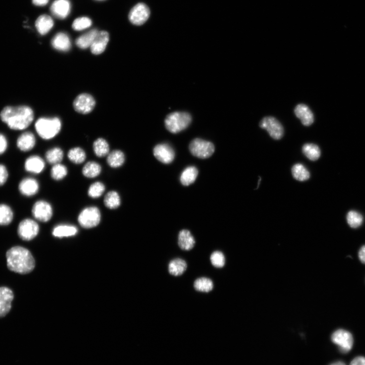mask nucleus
<instances>
[{
  "mask_svg": "<svg viewBox=\"0 0 365 365\" xmlns=\"http://www.w3.org/2000/svg\"><path fill=\"white\" fill-rule=\"evenodd\" d=\"M292 174L294 179L300 182L308 180L311 176L309 171L301 163L295 164L293 166Z\"/></svg>",
  "mask_w": 365,
  "mask_h": 365,
  "instance_id": "bb28decb",
  "label": "nucleus"
},
{
  "mask_svg": "<svg viewBox=\"0 0 365 365\" xmlns=\"http://www.w3.org/2000/svg\"><path fill=\"white\" fill-rule=\"evenodd\" d=\"M150 15L149 7L144 3H138L129 12L128 19L133 25H142L148 19Z\"/></svg>",
  "mask_w": 365,
  "mask_h": 365,
  "instance_id": "9d476101",
  "label": "nucleus"
},
{
  "mask_svg": "<svg viewBox=\"0 0 365 365\" xmlns=\"http://www.w3.org/2000/svg\"><path fill=\"white\" fill-rule=\"evenodd\" d=\"M198 172L194 167L187 168L182 173L180 181L184 186H189L193 183L197 178Z\"/></svg>",
  "mask_w": 365,
  "mask_h": 365,
  "instance_id": "473e14b6",
  "label": "nucleus"
},
{
  "mask_svg": "<svg viewBox=\"0 0 365 365\" xmlns=\"http://www.w3.org/2000/svg\"><path fill=\"white\" fill-rule=\"evenodd\" d=\"M102 168L100 165L95 161L87 162L82 169V174L88 178L97 177L101 173Z\"/></svg>",
  "mask_w": 365,
  "mask_h": 365,
  "instance_id": "7c9ffc66",
  "label": "nucleus"
},
{
  "mask_svg": "<svg viewBox=\"0 0 365 365\" xmlns=\"http://www.w3.org/2000/svg\"><path fill=\"white\" fill-rule=\"evenodd\" d=\"M101 219L100 209L96 207H90L82 210L78 220L80 225L85 228L95 227L99 225Z\"/></svg>",
  "mask_w": 365,
  "mask_h": 365,
  "instance_id": "39448f33",
  "label": "nucleus"
},
{
  "mask_svg": "<svg viewBox=\"0 0 365 365\" xmlns=\"http://www.w3.org/2000/svg\"><path fill=\"white\" fill-rule=\"evenodd\" d=\"M260 125L261 128L265 129L270 136L275 139L278 140L283 137L284 133L283 126L275 117L263 118Z\"/></svg>",
  "mask_w": 365,
  "mask_h": 365,
  "instance_id": "6e6552de",
  "label": "nucleus"
},
{
  "mask_svg": "<svg viewBox=\"0 0 365 365\" xmlns=\"http://www.w3.org/2000/svg\"><path fill=\"white\" fill-rule=\"evenodd\" d=\"M14 299L11 290L5 287L0 288V317H4L9 313Z\"/></svg>",
  "mask_w": 365,
  "mask_h": 365,
  "instance_id": "4468645a",
  "label": "nucleus"
},
{
  "mask_svg": "<svg viewBox=\"0 0 365 365\" xmlns=\"http://www.w3.org/2000/svg\"><path fill=\"white\" fill-rule=\"evenodd\" d=\"M45 163L44 160L39 156H33L28 157L25 161V168L31 173L40 174L45 169Z\"/></svg>",
  "mask_w": 365,
  "mask_h": 365,
  "instance_id": "412c9836",
  "label": "nucleus"
},
{
  "mask_svg": "<svg viewBox=\"0 0 365 365\" xmlns=\"http://www.w3.org/2000/svg\"><path fill=\"white\" fill-rule=\"evenodd\" d=\"M107 161L109 166L113 168H119L125 161V156L121 150H114L107 156Z\"/></svg>",
  "mask_w": 365,
  "mask_h": 365,
  "instance_id": "cd10ccee",
  "label": "nucleus"
},
{
  "mask_svg": "<svg viewBox=\"0 0 365 365\" xmlns=\"http://www.w3.org/2000/svg\"><path fill=\"white\" fill-rule=\"evenodd\" d=\"M105 191V186L101 182L93 183L89 188L88 194L92 198H97L101 196Z\"/></svg>",
  "mask_w": 365,
  "mask_h": 365,
  "instance_id": "79ce46f5",
  "label": "nucleus"
},
{
  "mask_svg": "<svg viewBox=\"0 0 365 365\" xmlns=\"http://www.w3.org/2000/svg\"><path fill=\"white\" fill-rule=\"evenodd\" d=\"M196 243L195 240L190 230L183 229L178 234V244L180 249L185 251L192 250Z\"/></svg>",
  "mask_w": 365,
  "mask_h": 365,
  "instance_id": "6ab92c4d",
  "label": "nucleus"
},
{
  "mask_svg": "<svg viewBox=\"0 0 365 365\" xmlns=\"http://www.w3.org/2000/svg\"><path fill=\"white\" fill-rule=\"evenodd\" d=\"M13 219V209L7 205H0V226H6L10 225Z\"/></svg>",
  "mask_w": 365,
  "mask_h": 365,
  "instance_id": "72a5a7b5",
  "label": "nucleus"
},
{
  "mask_svg": "<svg viewBox=\"0 0 365 365\" xmlns=\"http://www.w3.org/2000/svg\"><path fill=\"white\" fill-rule=\"evenodd\" d=\"M92 23V20L89 17H80L74 20L72 28L75 31H80L90 27Z\"/></svg>",
  "mask_w": 365,
  "mask_h": 365,
  "instance_id": "a19ab883",
  "label": "nucleus"
},
{
  "mask_svg": "<svg viewBox=\"0 0 365 365\" xmlns=\"http://www.w3.org/2000/svg\"><path fill=\"white\" fill-rule=\"evenodd\" d=\"M94 152L99 157H104L109 154L110 148L107 141L103 138H99L95 141L93 145Z\"/></svg>",
  "mask_w": 365,
  "mask_h": 365,
  "instance_id": "c756f323",
  "label": "nucleus"
},
{
  "mask_svg": "<svg viewBox=\"0 0 365 365\" xmlns=\"http://www.w3.org/2000/svg\"><path fill=\"white\" fill-rule=\"evenodd\" d=\"M359 258L361 262L365 264V245L360 249L359 252Z\"/></svg>",
  "mask_w": 365,
  "mask_h": 365,
  "instance_id": "49530a36",
  "label": "nucleus"
},
{
  "mask_svg": "<svg viewBox=\"0 0 365 365\" xmlns=\"http://www.w3.org/2000/svg\"><path fill=\"white\" fill-rule=\"evenodd\" d=\"M35 128L39 136L44 139L54 138L62 128V122L57 117L48 119L41 118L35 123Z\"/></svg>",
  "mask_w": 365,
  "mask_h": 365,
  "instance_id": "7ed1b4c3",
  "label": "nucleus"
},
{
  "mask_svg": "<svg viewBox=\"0 0 365 365\" xmlns=\"http://www.w3.org/2000/svg\"><path fill=\"white\" fill-rule=\"evenodd\" d=\"M78 232L77 228L72 226L61 225L55 227L53 235L56 238H64L74 236Z\"/></svg>",
  "mask_w": 365,
  "mask_h": 365,
  "instance_id": "c85d7f7f",
  "label": "nucleus"
},
{
  "mask_svg": "<svg viewBox=\"0 0 365 365\" xmlns=\"http://www.w3.org/2000/svg\"><path fill=\"white\" fill-rule=\"evenodd\" d=\"M53 26V19L47 15L40 16L35 22V27L41 35H45L49 33Z\"/></svg>",
  "mask_w": 365,
  "mask_h": 365,
  "instance_id": "393cba45",
  "label": "nucleus"
},
{
  "mask_svg": "<svg viewBox=\"0 0 365 365\" xmlns=\"http://www.w3.org/2000/svg\"><path fill=\"white\" fill-rule=\"evenodd\" d=\"M19 191L23 195L30 197L37 194L39 190L38 181L34 178L23 179L18 186Z\"/></svg>",
  "mask_w": 365,
  "mask_h": 365,
  "instance_id": "f3484780",
  "label": "nucleus"
},
{
  "mask_svg": "<svg viewBox=\"0 0 365 365\" xmlns=\"http://www.w3.org/2000/svg\"><path fill=\"white\" fill-rule=\"evenodd\" d=\"M8 268L16 273L26 275L32 272L35 261L31 252L23 247L17 246L6 253Z\"/></svg>",
  "mask_w": 365,
  "mask_h": 365,
  "instance_id": "f03ea898",
  "label": "nucleus"
},
{
  "mask_svg": "<svg viewBox=\"0 0 365 365\" xmlns=\"http://www.w3.org/2000/svg\"><path fill=\"white\" fill-rule=\"evenodd\" d=\"M104 202V206L108 209H116L121 204V197L117 192L111 191L105 195Z\"/></svg>",
  "mask_w": 365,
  "mask_h": 365,
  "instance_id": "c9c22d12",
  "label": "nucleus"
},
{
  "mask_svg": "<svg viewBox=\"0 0 365 365\" xmlns=\"http://www.w3.org/2000/svg\"><path fill=\"white\" fill-rule=\"evenodd\" d=\"M350 365H365V358L358 357L353 360Z\"/></svg>",
  "mask_w": 365,
  "mask_h": 365,
  "instance_id": "a18cd8bd",
  "label": "nucleus"
},
{
  "mask_svg": "<svg viewBox=\"0 0 365 365\" xmlns=\"http://www.w3.org/2000/svg\"><path fill=\"white\" fill-rule=\"evenodd\" d=\"M190 150L194 156L202 159L210 157L215 152L213 144L201 139H193L190 145Z\"/></svg>",
  "mask_w": 365,
  "mask_h": 365,
  "instance_id": "423d86ee",
  "label": "nucleus"
},
{
  "mask_svg": "<svg viewBox=\"0 0 365 365\" xmlns=\"http://www.w3.org/2000/svg\"><path fill=\"white\" fill-rule=\"evenodd\" d=\"M53 48L58 51L68 52L71 48V42L68 34L64 32L56 34L52 40Z\"/></svg>",
  "mask_w": 365,
  "mask_h": 365,
  "instance_id": "a211bd4d",
  "label": "nucleus"
},
{
  "mask_svg": "<svg viewBox=\"0 0 365 365\" xmlns=\"http://www.w3.org/2000/svg\"><path fill=\"white\" fill-rule=\"evenodd\" d=\"M45 158L50 164L60 163L64 158V152L61 148L55 147L46 152Z\"/></svg>",
  "mask_w": 365,
  "mask_h": 365,
  "instance_id": "f704fd0d",
  "label": "nucleus"
},
{
  "mask_svg": "<svg viewBox=\"0 0 365 365\" xmlns=\"http://www.w3.org/2000/svg\"><path fill=\"white\" fill-rule=\"evenodd\" d=\"M260 180H259V182H258V186H257V188H256V190H257V189H258V188H259V187H260V184H261V178L260 177Z\"/></svg>",
  "mask_w": 365,
  "mask_h": 365,
  "instance_id": "8fccbe9b",
  "label": "nucleus"
},
{
  "mask_svg": "<svg viewBox=\"0 0 365 365\" xmlns=\"http://www.w3.org/2000/svg\"><path fill=\"white\" fill-rule=\"evenodd\" d=\"M193 287L197 292L208 293L213 291L214 285L213 281L210 278L203 277L194 280Z\"/></svg>",
  "mask_w": 365,
  "mask_h": 365,
  "instance_id": "a878e982",
  "label": "nucleus"
},
{
  "mask_svg": "<svg viewBox=\"0 0 365 365\" xmlns=\"http://www.w3.org/2000/svg\"><path fill=\"white\" fill-rule=\"evenodd\" d=\"M50 0H32L33 3L37 6H44L49 2Z\"/></svg>",
  "mask_w": 365,
  "mask_h": 365,
  "instance_id": "de8ad7c7",
  "label": "nucleus"
},
{
  "mask_svg": "<svg viewBox=\"0 0 365 365\" xmlns=\"http://www.w3.org/2000/svg\"><path fill=\"white\" fill-rule=\"evenodd\" d=\"M330 365H346L344 362H337L336 363H334L333 364H332Z\"/></svg>",
  "mask_w": 365,
  "mask_h": 365,
  "instance_id": "09e8293b",
  "label": "nucleus"
},
{
  "mask_svg": "<svg viewBox=\"0 0 365 365\" xmlns=\"http://www.w3.org/2000/svg\"><path fill=\"white\" fill-rule=\"evenodd\" d=\"M96 1H104V0H96Z\"/></svg>",
  "mask_w": 365,
  "mask_h": 365,
  "instance_id": "3c124183",
  "label": "nucleus"
},
{
  "mask_svg": "<svg viewBox=\"0 0 365 365\" xmlns=\"http://www.w3.org/2000/svg\"><path fill=\"white\" fill-rule=\"evenodd\" d=\"M210 261L212 265L217 268H222L225 267L226 259L225 254L220 251H215L210 256Z\"/></svg>",
  "mask_w": 365,
  "mask_h": 365,
  "instance_id": "ea45409f",
  "label": "nucleus"
},
{
  "mask_svg": "<svg viewBox=\"0 0 365 365\" xmlns=\"http://www.w3.org/2000/svg\"><path fill=\"white\" fill-rule=\"evenodd\" d=\"M68 157L69 160L73 163L81 164L86 160L87 156L84 149L80 147H75L69 150Z\"/></svg>",
  "mask_w": 365,
  "mask_h": 365,
  "instance_id": "e433bc0d",
  "label": "nucleus"
},
{
  "mask_svg": "<svg viewBox=\"0 0 365 365\" xmlns=\"http://www.w3.org/2000/svg\"><path fill=\"white\" fill-rule=\"evenodd\" d=\"M188 265L182 258H176L170 261L168 264L169 273L174 277H180L187 270Z\"/></svg>",
  "mask_w": 365,
  "mask_h": 365,
  "instance_id": "5701e85b",
  "label": "nucleus"
},
{
  "mask_svg": "<svg viewBox=\"0 0 365 365\" xmlns=\"http://www.w3.org/2000/svg\"><path fill=\"white\" fill-rule=\"evenodd\" d=\"M68 174L67 168L64 165L58 163L53 165L51 170V176L53 179L60 181L66 177Z\"/></svg>",
  "mask_w": 365,
  "mask_h": 365,
  "instance_id": "58836bf2",
  "label": "nucleus"
},
{
  "mask_svg": "<svg viewBox=\"0 0 365 365\" xmlns=\"http://www.w3.org/2000/svg\"><path fill=\"white\" fill-rule=\"evenodd\" d=\"M71 5L69 0H55L51 6L52 15L59 19H64L69 15Z\"/></svg>",
  "mask_w": 365,
  "mask_h": 365,
  "instance_id": "ddd939ff",
  "label": "nucleus"
},
{
  "mask_svg": "<svg viewBox=\"0 0 365 365\" xmlns=\"http://www.w3.org/2000/svg\"><path fill=\"white\" fill-rule=\"evenodd\" d=\"M347 220L350 227L357 228L362 225L363 217L359 212L351 210L347 214Z\"/></svg>",
  "mask_w": 365,
  "mask_h": 365,
  "instance_id": "4c0bfd02",
  "label": "nucleus"
},
{
  "mask_svg": "<svg viewBox=\"0 0 365 365\" xmlns=\"http://www.w3.org/2000/svg\"><path fill=\"white\" fill-rule=\"evenodd\" d=\"M8 172L3 164H0V186L4 185L7 181Z\"/></svg>",
  "mask_w": 365,
  "mask_h": 365,
  "instance_id": "37998d69",
  "label": "nucleus"
},
{
  "mask_svg": "<svg viewBox=\"0 0 365 365\" xmlns=\"http://www.w3.org/2000/svg\"><path fill=\"white\" fill-rule=\"evenodd\" d=\"M36 145V138L34 135L30 132L21 134L17 140V146L23 152L31 151Z\"/></svg>",
  "mask_w": 365,
  "mask_h": 365,
  "instance_id": "4be33fe9",
  "label": "nucleus"
},
{
  "mask_svg": "<svg viewBox=\"0 0 365 365\" xmlns=\"http://www.w3.org/2000/svg\"><path fill=\"white\" fill-rule=\"evenodd\" d=\"M39 231L38 223L31 219L22 220L19 223L17 233L23 241H31L37 236Z\"/></svg>",
  "mask_w": 365,
  "mask_h": 365,
  "instance_id": "0eeeda50",
  "label": "nucleus"
},
{
  "mask_svg": "<svg viewBox=\"0 0 365 365\" xmlns=\"http://www.w3.org/2000/svg\"><path fill=\"white\" fill-rule=\"evenodd\" d=\"M96 105V101L89 94L82 93L79 95L73 103L74 108L77 112L87 114L93 111Z\"/></svg>",
  "mask_w": 365,
  "mask_h": 365,
  "instance_id": "9b49d317",
  "label": "nucleus"
},
{
  "mask_svg": "<svg viewBox=\"0 0 365 365\" xmlns=\"http://www.w3.org/2000/svg\"><path fill=\"white\" fill-rule=\"evenodd\" d=\"M154 153L157 159L165 164L171 163L175 156L174 149L167 144L157 145L155 147Z\"/></svg>",
  "mask_w": 365,
  "mask_h": 365,
  "instance_id": "2eb2a0df",
  "label": "nucleus"
},
{
  "mask_svg": "<svg viewBox=\"0 0 365 365\" xmlns=\"http://www.w3.org/2000/svg\"><path fill=\"white\" fill-rule=\"evenodd\" d=\"M8 147L7 140L6 137L0 134V155L4 154Z\"/></svg>",
  "mask_w": 365,
  "mask_h": 365,
  "instance_id": "c03bdc74",
  "label": "nucleus"
},
{
  "mask_svg": "<svg viewBox=\"0 0 365 365\" xmlns=\"http://www.w3.org/2000/svg\"><path fill=\"white\" fill-rule=\"evenodd\" d=\"M332 342L337 345L343 353L349 352L354 344L351 334L343 329H339L333 333L331 337Z\"/></svg>",
  "mask_w": 365,
  "mask_h": 365,
  "instance_id": "1a4fd4ad",
  "label": "nucleus"
},
{
  "mask_svg": "<svg viewBox=\"0 0 365 365\" xmlns=\"http://www.w3.org/2000/svg\"><path fill=\"white\" fill-rule=\"evenodd\" d=\"M32 211L34 217L42 222L49 221L53 215L52 206L50 203L44 201H39L35 203L33 207Z\"/></svg>",
  "mask_w": 365,
  "mask_h": 365,
  "instance_id": "f8f14e48",
  "label": "nucleus"
},
{
  "mask_svg": "<svg viewBox=\"0 0 365 365\" xmlns=\"http://www.w3.org/2000/svg\"><path fill=\"white\" fill-rule=\"evenodd\" d=\"M0 117L10 129L20 131L27 128L31 125L34 120V114L33 110L28 106H7L0 113Z\"/></svg>",
  "mask_w": 365,
  "mask_h": 365,
  "instance_id": "f257e3e1",
  "label": "nucleus"
},
{
  "mask_svg": "<svg viewBox=\"0 0 365 365\" xmlns=\"http://www.w3.org/2000/svg\"><path fill=\"white\" fill-rule=\"evenodd\" d=\"M109 34L105 31H99L90 46L92 54L99 55L104 52L109 41Z\"/></svg>",
  "mask_w": 365,
  "mask_h": 365,
  "instance_id": "dca6fc26",
  "label": "nucleus"
},
{
  "mask_svg": "<svg viewBox=\"0 0 365 365\" xmlns=\"http://www.w3.org/2000/svg\"><path fill=\"white\" fill-rule=\"evenodd\" d=\"M191 117L186 112H176L169 114L165 121V125L168 130L173 133H178L190 125Z\"/></svg>",
  "mask_w": 365,
  "mask_h": 365,
  "instance_id": "20e7f679",
  "label": "nucleus"
},
{
  "mask_svg": "<svg viewBox=\"0 0 365 365\" xmlns=\"http://www.w3.org/2000/svg\"><path fill=\"white\" fill-rule=\"evenodd\" d=\"M303 155L312 161H316L321 156V152L319 146L314 144H306L302 147Z\"/></svg>",
  "mask_w": 365,
  "mask_h": 365,
  "instance_id": "2f4dec72",
  "label": "nucleus"
},
{
  "mask_svg": "<svg viewBox=\"0 0 365 365\" xmlns=\"http://www.w3.org/2000/svg\"><path fill=\"white\" fill-rule=\"evenodd\" d=\"M294 112L303 125L309 126L313 123L314 116L308 105L303 104H299L294 110Z\"/></svg>",
  "mask_w": 365,
  "mask_h": 365,
  "instance_id": "aec40b11",
  "label": "nucleus"
},
{
  "mask_svg": "<svg viewBox=\"0 0 365 365\" xmlns=\"http://www.w3.org/2000/svg\"><path fill=\"white\" fill-rule=\"evenodd\" d=\"M99 32L98 29H93L82 35L76 40V45L79 48L82 50L90 48Z\"/></svg>",
  "mask_w": 365,
  "mask_h": 365,
  "instance_id": "b1692460",
  "label": "nucleus"
}]
</instances>
